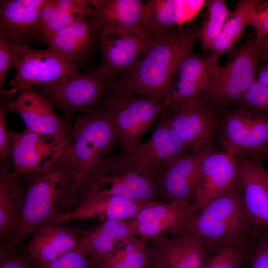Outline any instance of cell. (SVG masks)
Instances as JSON below:
<instances>
[{
	"instance_id": "8d00e7d4",
	"label": "cell",
	"mask_w": 268,
	"mask_h": 268,
	"mask_svg": "<svg viewBox=\"0 0 268 268\" xmlns=\"http://www.w3.org/2000/svg\"><path fill=\"white\" fill-rule=\"evenodd\" d=\"M0 268H39L38 265L19 248H0Z\"/></svg>"
},
{
	"instance_id": "603a6c76",
	"label": "cell",
	"mask_w": 268,
	"mask_h": 268,
	"mask_svg": "<svg viewBox=\"0 0 268 268\" xmlns=\"http://www.w3.org/2000/svg\"><path fill=\"white\" fill-rule=\"evenodd\" d=\"M97 34L95 26L87 17L44 35L37 42L47 44L67 56L79 69L85 67L93 58L97 44Z\"/></svg>"
},
{
	"instance_id": "e0dca14e",
	"label": "cell",
	"mask_w": 268,
	"mask_h": 268,
	"mask_svg": "<svg viewBox=\"0 0 268 268\" xmlns=\"http://www.w3.org/2000/svg\"><path fill=\"white\" fill-rule=\"evenodd\" d=\"M153 38L143 31L128 33L97 32L101 53L99 66L110 80L131 69L141 58Z\"/></svg>"
},
{
	"instance_id": "8fae6325",
	"label": "cell",
	"mask_w": 268,
	"mask_h": 268,
	"mask_svg": "<svg viewBox=\"0 0 268 268\" xmlns=\"http://www.w3.org/2000/svg\"><path fill=\"white\" fill-rule=\"evenodd\" d=\"M11 165L20 178L44 172L53 167L67 152L68 138L37 133L25 129L9 131Z\"/></svg>"
},
{
	"instance_id": "277c9868",
	"label": "cell",
	"mask_w": 268,
	"mask_h": 268,
	"mask_svg": "<svg viewBox=\"0 0 268 268\" xmlns=\"http://www.w3.org/2000/svg\"><path fill=\"white\" fill-rule=\"evenodd\" d=\"M118 141L112 114L99 104L92 113L77 117L72 125L68 153L74 173L73 196L96 165L111 155Z\"/></svg>"
},
{
	"instance_id": "f6af8a7d",
	"label": "cell",
	"mask_w": 268,
	"mask_h": 268,
	"mask_svg": "<svg viewBox=\"0 0 268 268\" xmlns=\"http://www.w3.org/2000/svg\"><path fill=\"white\" fill-rule=\"evenodd\" d=\"M92 268H101L100 263L99 262L94 261Z\"/></svg>"
},
{
	"instance_id": "3957f363",
	"label": "cell",
	"mask_w": 268,
	"mask_h": 268,
	"mask_svg": "<svg viewBox=\"0 0 268 268\" xmlns=\"http://www.w3.org/2000/svg\"><path fill=\"white\" fill-rule=\"evenodd\" d=\"M181 233L199 237L207 256L233 250L249 259L262 234L248 215L240 185L196 213Z\"/></svg>"
},
{
	"instance_id": "44dd1931",
	"label": "cell",
	"mask_w": 268,
	"mask_h": 268,
	"mask_svg": "<svg viewBox=\"0 0 268 268\" xmlns=\"http://www.w3.org/2000/svg\"><path fill=\"white\" fill-rule=\"evenodd\" d=\"M236 158L245 208L254 227L262 233L268 230V173L262 160Z\"/></svg>"
},
{
	"instance_id": "8992f818",
	"label": "cell",
	"mask_w": 268,
	"mask_h": 268,
	"mask_svg": "<svg viewBox=\"0 0 268 268\" xmlns=\"http://www.w3.org/2000/svg\"><path fill=\"white\" fill-rule=\"evenodd\" d=\"M100 104L111 112L118 142L128 155L143 142L164 108L163 102L155 98L110 90Z\"/></svg>"
},
{
	"instance_id": "5bb4252c",
	"label": "cell",
	"mask_w": 268,
	"mask_h": 268,
	"mask_svg": "<svg viewBox=\"0 0 268 268\" xmlns=\"http://www.w3.org/2000/svg\"><path fill=\"white\" fill-rule=\"evenodd\" d=\"M215 151V143L208 144L160 170L155 178L159 198L165 202L193 204L201 164L207 156Z\"/></svg>"
},
{
	"instance_id": "83f0119b",
	"label": "cell",
	"mask_w": 268,
	"mask_h": 268,
	"mask_svg": "<svg viewBox=\"0 0 268 268\" xmlns=\"http://www.w3.org/2000/svg\"><path fill=\"white\" fill-rule=\"evenodd\" d=\"M25 199L22 179L15 174L11 164L0 163V241L2 245L16 227Z\"/></svg>"
},
{
	"instance_id": "6da1fadb",
	"label": "cell",
	"mask_w": 268,
	"mask_h": 268,
	"mask_svg": "<svg viewBox=\"0 0 268 268\" xmlns=\"http://www.w3.org/2000/svg\"><path fill=\"white\" fill-rule=\"evenodd\" d=\"M25 199L18 222L1 248H18L41 226L55 224L58 217L71 210L74 173L67 153L51 169L22 178Z\"/></svg>"
},
{
	"instance_id": "d4e9b609",
	"label": "cell",
	"mask_w": 268,
	"mask_h": 268,
	"mask_svg": "<svg viewBox=\"0 0 268 268\" xmlns=\"http://www.w3.org/2000/svg\"><path fill=\"white\" fill-rule=\"evenodd\" d=\"M94 12L89 17L97 32L142 31L144 1L141 0H90Z\"/></svg>"
},
{
	"instance_id": "7402d4cb",
	"label": "cell",
	"mask_w": 268,
	"mask_h": 268,
	"mask_svg": "<svg viewBox=\"0 0 268 268\" xmlns=\"http://www.w3.org/2000/svg\"><path fill=\"white\" fill-rule=\"evenodd\" d=\"M46 0H1L0 38L21 48L38 39L39 14Z\"/></svg>"
},
{
	"instance_id": "d6a6232c",
	"label": "cell",
	"mask_w": 268,
	"mask_h": 268,
	"mask_svg": "<svg viewBox=\"0 0 268 268\" xmlns=\"http://www.w3.org/2000/svg\"><path fill=\"white\" fill-rule=\"evenodd\" d=\"M13 89L0 91V163H11V144L7 125L8 104L14 98Z\"/></svg>"
},
{
	"instance_id": "b9f144b4",
	"label": "cell",
	"mask_w": 268,
	"mask_h": 268,
	"mask_svg": "<svg viewBox=\"0 0 268 268\" xmlns=\"http://www.w3.org/2000/svg\"><path fill=\"white\" fill-rule=\"evenodd\" d=\"M58 13L55 0H46L39 14L38 24V39L42 26Z\"/></svg>"
},
{
	"instance_id": "4fadbf2b",
	"label": "cell",
	"mask_w": 268,
	"mask_h": 268,
	"mask_svg": "<svg viewBox=\"0 0 268 268\" xmlns=\"http://www.w3.org/2000/svg\"><path fill=\"white\" fill-rule=\"evenodd\" d=\"M158 122L149 139L128 155L140 174L154 180L160 170L190 151L164 118L160 116Z\"/></svg>"
},
{
	"instance_id": "4316f807",
	"label": "cell",
	"mask_w": 268,
	"mask_h": 268,
	"mask_svg": "<svg viewBox=\"0 0 268 268\" xmlns=\"http://www.w3.org/2000/svg\"><path fill=\"white\" fill-rule=\"evenodd\" d=\"M151 202L110 196H89L81 199L79 205L75 209L61 214L55 224L98 216L105 220H128Z\"/></svg>"
},
{
	"instance_id": "ac0fdd59",
	"label": "cell",
	"mask_w": 268,
	"mask_h": 268,
	"mask_svg": "<svg viewBox=\"0 0 268 268\" xmlns=\"http://www.w3.org/2000/svg\"><path fill=\"white\" fill-rule=\"evenodd\" d=\"M8 111L19 116L29 131L69 137L70 119L59 115L53 103L34 87L19 91L8 103Z\"/></svg>"
},
{
	"instance_id": "f35d334b",
	"label": "cell",
	"mask_w": 268,
	"mask_h": 268,
	"mask_svg": "<svg viewBox=\"0 0 268 268\" xmlns=\"http://www.w3.org/2000/svg\"><path fill=\"white\" fill-rule=\"evenodd\" d=\"M83 18L73 13L59 12L42 26L40 31L39 39L44 35L55 32Z\"/></svg>"
},
{
	"instance_id": "bcb514c9",
	"label": "cell",
	"mask_w": 268,
	"mask_h": 268,
	"mask_svg": "<svg viewBox=\"0 0 268 268\" xmlns=\"http://www.w3.org/2000/svg\"><path fill=\"white\" fill-rule=\"evenodd\" d=\"M144 268H154L150 262L149 261V263Z\"/></svg>"
},
{
	"instance_id": "ee69618b",
	"label": "cell",
	"mask_w": 268,
	"mask_h": 268,
	"mask_svg": "<svg viewBox=\"0 0 268 268\" xmlns=\"http://www.w3.org/2000/svg\"><path fill=\"white\" fill-rule=\"evenodd\" d=\"M262 51L265 62L268 61V33L258 42Z\"/></svg>"
},
{
	"instance_id": "4dcf8cb0",
	"label": "cell",
	"mask_w": 268,
	"mask_h": 268,
	"mask_svg": "<svg viewBox=\"0 0 268 268\" xmlns=\"http://www.w3.org/2000/svg\"><path fill=\"white\" fill-rule=\"evenodd\" d=\"M149 261L147 240L133 235L118 243L100 263L102 268H144Z\"/></svg>"
},
{
	"instance_id": "7dc6e473",
	"label": "cell",
	"mask_w": 268,
	"mask_h": 268,
	"mask_svg": "<svg viewBox=\"0 0 268 268\" xmlns=\"http://www.w3.org/2000/svg\"><path fill=\"white\" fill-rule=\"evenodd\" d=\"M265 63L267 64V66L268 67V62H265Z\"/></svg>"
},
{
	"instance_id": "d590c367",
	"label": "cell",
	"mask_w": 268,
	"mask_h": 268,
	"mask_svg": "<svg viewBox=\"0 0 268 268\" xmlns=\"http://www.w3.org/2000/svg\"><path fill=\"white\" fill-rule=\"evenodd\" d=\"M20 48L10 40L0 38V91L11 68L15 65Z\"/></svg>"
},
{
	"instance_id": "836d02e7",
	"label": "cell",
	"mask_w": 268,
	"mask_h": 268,
	"mask_svg": "<svg viewBox=\"0 0 268 268\" xmlns=\"http://www.w3.org/2000/svg\"><path fill=\"white\" fill-rule=\"evenodd\" d=\"M237 106L256 115L268 118V87L256 78Z\"/></svg>"
},
{
	"instance_id": "e575fe53",
	"label": "cell",
	"mask_w": 268,
	"mask_h": 268,
	"mask_svg": "<svg viewBox=\"0 0 268 268\" xmlns=\"http://www.w3.org/2000/svg\"><path fill=\"white\" fill-rule=\"evenodd\" d=\"M94 260L80 244L49 263L38 265L39 268H92Z\"/></svg>"
},
{
	"instance_id": "ffe728a7",
	"label": "cell",
	"mask_w": 268,
	"mask_h": 268,
	"mask_svg": "<svg viewBox=\"0 0 268 268\" xmlns=\"http://www.w3.org/2000/svg\"><path fill=\"white\" fill-rule=\"evenodd\" d=\"M154 268H203L207 255L201 239L187 233L147 240Z\"/></svg>"
},
{
	"instance_id": "9c48e42d",
	"label": "cell",
	"mask_w": 268,
	"mask_h": 268,
	"mask_svg": "<svg viewBox=\"0 0 268 268\" xmlns=\"http://www.w3.org/2000/svg\"><path fill=\"white\" fill-rule=\"evenodd\" d=\"M98 66L69 79L34 87L70 119L93 112L113 83Z\"/></svg>"
},
{
	"instance_id": "7c38bea8",
	"label": "cell",
	"mask_w": 268,
	"mask_h": 268,
	"mask_svg": "<svg viewBox=\"0 0 268 268\" xmlns=\"http://www.w3.org/2000/svg\"><path fill=\"white\" fill-rule=\"evenodd\" d=\"M160 116L191 153L217 140L220 115L209 110L197 98L176 106L164 107Z\"/></svg>"
},
{
	"instance_id": "ba28073f",
	"label": "cell",
	"mask_w": 268,
	"mask_h": 268,
	"mask_svg": "<svg viewBox=\"0 0 268 268\" xmlns=\"http://www.w3.org/2000/svg\"><path fill=\"white\" fill-rule=\"evenodd\" d=\"M216 141L236 157H268V118L235 106L220 114Z\"/></svg>"
},
{
	"instance_id": "ab89813d",
	"label": "cell",
	"mask_w": 268,
	"mask_h": 268,
	"mask_svg": "<svg viewBox=\"0 0 268 268\" xmlns=\"http://www.w3.org/2000/svg\"><path fill=\"white\" fill-rule=\"evenodd\" d=\"M248 262L250 268H268V231H264L251 253Z\"/></svg>"
},
{
	"instance_id": "5b68a950",
	"label": "cell",
	"mask_w": 268,
	"mask_h": 268,
	"mask_svg": "<svg viewBox=\"0 0 268 268\" xmlns=\"http://www.w3.org/2000/svg\"><path fill=\"white\" fill-rule=\"evenodd\" d=\"M110 196L144 202L159 198L154 180L140 174L122 150L102 160L80 187L76 196ZM75 197V198H76Z\"/></svg>"
},
{
	"instance_id": "52a82bcc",
	"label": "cell",
	"mask_w": 268,
	"mask_h": 268,
	"mask_svg": "<svg viewBox=\"0 0 268 268\" xmlns=\"http://www.w3.org/2000/svg\"><path fill=\"white\" fill-rule=\"evenodd\" d=\"M263 53L254 40L245 42L221 72L213 85L198 98L204 106L220 115L237 106L256 79Z\"/></svg>"
},
{
	"instance_id": "7bdbcfd3",
	"label": "cell",
	"mask_w": 268,
	"mask_h": 268,
	"mask_svg": "<svg viewBox=\"0 0 268 268\" xmlns=\"http://www.w3.org/2000/svg\"><path fill=\"white\" fill-rule=\"evenodd\" d=\"M258 72L257 79L262 84L268 87V67L266 63L263 67L260 68Z\"/></svg>"
},
{
	"instance_id": "9a60e30c",
	"label": "cell",
	"mask_w": 268,
	"mask_h": 268,
	"mask_svg": "<svg viewBox=\"0 0 268 268\" xmlns=\"http://www.w3.org/2000/svg\"><path fill=\"white\" fill-rule=\"evenodd\" d=\"M224 67L209 57L196 54L194 49L190 50L179 64L163 106H176L198 98L213 85Z\"/></svg>"
},
{
	"instance_id": "60d3db41",
	"label": "cell",
	"mask_w": 268,
	"mask_h": 268,
	"mask_svg": "<svg viewBox=\"0 0 268 268\" xmlns=\"http://www.w3.org/2000/svg\"><path fill=\"white\" fill-rule=\"evenodd\" d=\"M259 7L251 14L247 21V25L256 30V42H259L268 33V9H260Z\"/></svg>"
},
{
	"instance_id": "1f68e13d",
	"label": "cell",
	"mask_w": 268,
	"mask_h": 268,
	"mask_svg": "<svg viewBox=\"0 0 268 268\" xmlns=\"http://www.w3.org/2000/svg\"><path fill=\"white\" fill-rule=\"evenodd\" d=\"M206 17L200 30V39L204 50H212L227 17L231 13L224 0H206Z\"/></svg>"
},
{
	"instance_id": "cb8c5ba5",
	"label": "cell",
	"mask_w": 268,
	"mask_h": 268,
	"mask_svg": "<svg viewBox=\"0 0 268 268\" xmlns=\"http://www.w3.org/2000/svg\"><path fill=\"white\" fill-rule=\"evenodd\" d=\"M204 0H148L144 2L142 31L154 38L194 18L206 4Z\"/></svg>"
},
{
	"instance_id": "484cf974",
	"label": "cell",
	"mask_w": 268,
	"mask_h": 268,
	"mask_svg": "<svg viewBox=\"0 0 268 268\" xmlns=\"http://www.w3.org/2000/svg\"><path fill=\"white\" fill-rule=\"evenodd\" d=\"M81 231L61 224L41 226L21 250L38 265L49 263L78 246Z\"/></svg>"
},
{
	"instance_id": "74e56055",
	"label": "cell",
	"mask_w": 268,
	"mask_h": 268,
	"mask_svg": "<svg viewBox=\"0 0 268 268\" xmlns=\"http://www.w3.org/2000/svg\"><path fill=\"white\" fill-rule=\"evenodd\" d=\"M249 258L233 250H224L213 255L203 268H240Z\"/></svg>"
},
{
	"instance_id": "2e32d148",
	"label": "cell",
	"mask_w": 268,
	"mask_h": 268,
	"mask_svg": "<svg viewBox=\"0 0 268 268\" xmlns=\"http://www.w3.org/2000/svg\"><path fill=\"white\" fill-rule=\"evenodd\" d=\"M198 212L193 204L154 201L128 220L133 235L148 240L182 232Z\"/></svg>"
},
{
	"instance_id": "7a4b0ae2",
	"label": "cell",
	"mask_w": 268,
	"mask_h": 268,
	"mask_svg": "<svg viewBox=\"0 0 268 268\" xmlns=\"http://www.w3.org/2000/svg\"><path fill=\"white\" fill-rule=\"evenodd\" d=\"M200 39L199 30L179 27L154 37L137 63L109 90L147 96L163 102L170 93L179 64Z\"/></svg>"
},
{
	"instance_id": "d6986e66",
	"label": "cell",
	"mask_w": 268,
	"mask_h": 268,
	"mask_svg": "<svg viewBox=\"0 0 268 268\" xmlns=\"http://www.w3.org/2000/svg\"><path fill=\"white\" fill-rule=\"evenodd\" d=\"M239 185L236 157L225 151H215L207 156L201 164L193 205L198 212Z\"/></svg>"
},
{
	"instance_id": "30bf717a",
	"label": "cell",
	"mask_w": 268,
	"mask_h": 268,
	"mask_svg": "<svg viewBox=\"0 0 268 268\" xmlns=\"http://www.w3.org/2000/svg\"><path fill=\"white\" fill-rule=\"evenodd\" d=\"M14 67L15 74L9 85L16 92L65 81L81 73L70 58L55 49H36L29 44L20 48Z\"/></svg>"
},
{
	"instance_id": "f1b7e54d",
	"label": "cell",
	"mask_w": 268,
	"mask_h": 268,
	"mask_svg": "<svg viewBox=\"0 0 268 268\" xmlns=\"http://www.w3.org/2000/svg\"><path fill=\"white\" fill-rule=\"evenodd\" d=\"M133 236L128 220H107L80 233V243L91 258L101 259L112 252L122 240Z\"/></svg>"
},
{
	"instance_id": "f546056e",
	"label": "cell",
	"mask_w": 268,
	"mask_h": 268,
	"mask_svg": "<svg viewBox=\"0 0 268 268\" xmlns=\"http://www.w3.org/2000/svg\"><path fill=\"white\" fill-rule=\"evenodd\" d=\"M259 0H239L233 12L227 17L220 35L215 41L209 58L217 63L235 46L247 25L249 16L262 3Z\"/></svg>"
}]
</instances>
